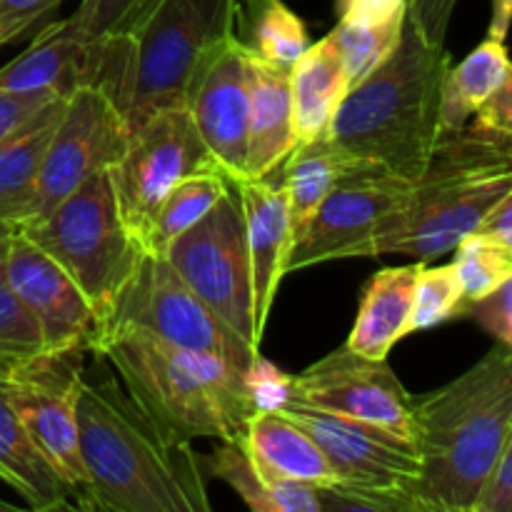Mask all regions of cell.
<instances>
[{
	"label": "cell",
	"mask_w": 512,
	"mask_h": 512,
	"mask_svg": "<svg viewBox=\"0 0 512 512\" xmlns=\"http://www.w3.org/2000/svg\"><path fill=\"white\" fill-rule=\"evenodd\" d=\"M278 403L305 405L358 420L413 443V395L388 360L365 358L345 345L300 375H283Z\"/></svg>",
	"instance_id": "cell-12"
},
{
	"label": "cell",
	"mask_w": 512,
	"mask_h": 512,
	"mask_svg": "<svg viewBox=\"0 0 512 512\" xmlns=\"http://www.w3.org/2000/svg\"><path fill=\"white\" fill-rule=\"evenodd\" d=\"M350 83L345 58L333 35L310 43L290 68V103H293V138L295 145L310 143L328 133L340 103L345 100Z\"/></svg>",
	"instance_id": "cell-21"
},
{
	"label": "cell",
	"mask_w": 512,
	"mask_h": 512,
	"mask_svg": "<svg viewBox=\"0 0 512 512\" xmlns=\"http://www.w3.org/2000/svg\"><path fill=\"white\" fill-rule=\"evenodd\" d=\"M408 25V0H338V23L330 30L345 58L350 83L373 73Z\"/></svg>",
	"instance_id": "cell-26"
},
{
	"label": "cell",
	"mask_w": 512,
	"mask_h": 512,
	"mask_svg": "<svg viewBox=\"0 0 512 512\" xmlns=\"http://www.w3.org/2000/svg\"><path fill=\"white\" fill-rule=\"evenodd\" d=\"M473 512H512V435L500 453L493 473L485 480L483 493Z\"/></svg>",
	"instance_id": "cell-38"
},
{
	"label": "cell",
	"mask_w": 512,
	"mask_h": 512,
	"mask_svg": "<svg viewBox=\"0 0 512 512\" xmlns=\"http://www.w3.org/2000/svg\"><path fill=\"white\" fill-rule=\"evenodd\" d=\"M18 230L68 270L93 305L98 328L148 253L120 218L108 170L85 180L50 213Z\"/></svg>",
	"instance_id": "cell-8"
},
{
	"label": "cell",
	"mask_w": 512,
	"mask_h": 512,
	"mask_svg": "<svg viewBox=\"0 0 512 512\" xmlns=\"http://www.w3.org/2000/svg\"><path fill=\"white\" fill-rule=\"evenodd\" d=\"M458 0H408V23L430 43L445 45Z\"/></svg>",
	"instance_id": "cell-36"
},
{
	"label": "cell",
	"mask_w": 512,
	"mask_h": 512,
	"mask_svg": "<svg viewBox=\"0 0 512 512\" xmlns=\"http://www.w3.org/2000/svg\"><path fill=\"white\" fill-rule=\"evenodd\" d=\"M0 480L38 512L73 510L75 490L50 465L13 408L0 378Z\"/></svg>",
	"instance_id": "cell-24"
},
{
	"label": "cell",
	"mask_w": 512,
	"mask_h": 512,
	"mask_svg": "<svg viewBox=\"0 0 512 512\" xmlns=\"http://www.w3.org/2000/svg\"><path fill=\"white\" fill-rule=\"evenodd\" d=\"M275 408L313 435L345 488L385 498L395 512H413L410 490L420 475V460L410 440L305 405L278 403Z\"/></svg>",
	"instance_id": "cell-14"
},
{
	"label": "cell",
	"mask_w": 512,
	"mask_h": 512,
	"mask_svg": "<svg viewBox=\"0 0 512 512\" xmlns=\"http://www.w3.org/2000/svg\"><path fill=\"white\" fill-rule=\"evenodd\" d=\"M208 168L215 163L185 105L158 110L130 130L123 158L108 173L120 218L145 250L165 195L175 183Z\"/></svg>",
	"instance_id": "cell-10"
},
{
	"label": "cell",
	"mask_w": 512,
	"mask_h": 512,
	"mask_svg": "<svg viewBox=\"0 0 512 512\" xmlns=\"http://www.w3.org/2000/svg\"><path fill=\"white\" fill-rule=\"evenodd\" d=\"M453 268L463 285L465 303L485 298L512 275V245L495 235L475 230L455 245ZM468 310V308H465Z\"/></svg>",
	"instance_id": "cell-31"
},
{
	"label": "cell",
	"mask_w": 512,
	"mask_h": 512,
	"mask_svg": "<svg viewBox=\"0 0 512 512\" xmlns=\"http://www.w3.org/2000/svg\"><path fill=\"white\" fill-rule=\"evenodd\" d=\"M512 25V0H493V15H490L488 38L505 40Z\"/></svg>",
	"instance_id": "cell-42"
},
{
	"label": "cell",
	"mask_w": 512,
	"mask_h": 512,
	"mask_svg": "<svg viewBox=\"0 0 512 512\" xmlns=\"http://www.w3.org/2000/svg\"><path fill=\"white\" fill-rule=\"evenodd\" d=\"M103 45L83 43L68 18L48 23L33 43L0 68V93H53L68 98L80 85H100Z\"/></svg>",
	"instance_id": "cell-19"
},
{
	"label": "cell",
	"mask_w": 512,
	"mask_h": 512,
	"mask_svg": "<svg viewBox=\"0 0 512 512\" xmlns=\"http://www.w3.org/2000/svg\"><path fill=\"white\" fill-rule=\"evenodd\" d=\"M238 443L263 483L280 478L310 485H343L313 435L275 405L255 410Z\"/></svg>",
	"instance_id": "cell-20"
},
{
	"label": "cell",
	"mask_w": 512,
	"mask_h": 512,
	"mask_svg": "<svg viewBox=\"0 0 512 512\" xmlns=\"http://www.w3.org/2000/svg\"><path fill=\"white\" fill-rule=\"evenodd\" d=\"M110 38L123 55L120 108L133 130L185 103L200 60L230 38V0H145Z\"/></svg>",
	"instance_id": "cell-6"
},
{
	"label": "cell",
	"mask_w": 512,
	"mask_h": 512,
	"mask_svg": "<svg viewBox=\"0 0 512 512\" xmlns=\"http://www.w3.org/2000/svg\"><path fill=\"white\" fill-rule=\"evenodd\" d=\"M38 23L40 20L33 18H0V48L13 43V40L23 38V35L30 33Z\"/></svg>",
	"instance_id": "cell-43"
},
{
	"label": "cell",
	"mask_w": 512,
	"mask_h": 512,
	"mask_svg": "<svg viewBox=\"0 0 512 512\" xmlns=\"http://www.w3.org/2000/svg\"><path fill=\"white\" fill-rule=\"evenodd\" d=\"M60 95L53 93H0V143L28 123L43 105Z\"/></svg>",
	"instance_id": "cell-39"
},
{
	"label": "cell",
	"mask_w": 512,
	"mask_h": 512,
	"mask_svg": "<svg viewBox=\"0 0 512 512\" xmlns=\"http://www.w3.org/2000/svg\"><path fill=\"white\" fill-rule=\"evenodd\" d=\"M468 125L483 133L498 135V138L512 140V65L505 75L503 85L493 93V98L473 115Z\"/></svg>",
	"instance_id": "cell-37"
},
{
	"label": "cell",
	"mask_w": 512,
	"mask_h": 512,
	"mask_svg": "<svg viewBox=\"0 0 512 512\" xmlns=\"http://www.w3.org/2000/svg\"><path fill=\"white\" fill-rule=\"evenodd\" d=\"M63 0H0V18L45 20Z\"/></svg>",
	"instance_id": "cell-40"
},
{
	"label": "cell",
	"mask_w": 512,
	"mask_h": 512,
	"mask_svg": "<svg viewBox=\"0 0 512 512\" xmlns=\"http://www.w3.org/2000/svg\"><path fill=\"white\" fill-rule=\"evenodd\" d=\"M85 353H40L8 375L5 390L28 433L83 500L88 488L78 440V380Z\"/></svg>",
	"instance_id": "cell-15"
},
{
	"label": "cell",
	"mask_w": 512,
	"mask_h": 512,
	"mask_svg": "<svg viewBox=\"0 0 512 512\" xmlns=\"http://www.w3.org/2000/svg\"><path fill=\"white\" fill-rule=\"evenodd\" d=\"M465 315L473 318L485 333L493 335L500 345L512 350V275L493 293L470 303Z\"/></svg>",
	"instance_id": "cell-35"
},
{
	"label": "cell",
	"mask_w": 512,
	"mask_h": 512,
	"mask_svg": "<svg viewBox=\"0 0 512 512\" xmlns=\"http://www.w3.org/2000/svg\"><path fill=\"white\" fill-rule=\"evenodd\" d=\"M512 435V350L495 345L450 383L413 395V512H473Z\"/></svg>",
	"instance_id": "cell-2"
},
{
	"label": "cell",
	"mask_w": 512,
	"mask_h": 512,
	"mask_svg": "<svg viewBox=\"0 0 512 512\" xmlns=\"http://www.w3.org/2000/svg\"><path fill=\"white\" fill-rule=\"evenodd\" d=\"M465 295L453 263L450 265H420L418 280H415L413 308H410L408 335L423 333L435 328L445 320L463 318Z\"/></svg>",
	"instance_id": "cell-32"
},
{
	"label": "cell",
	"mask_w": 512,
	"mask_h": 512,
	"mask_svg": "<svg viewBox=\"0 0 512 512\" xmlns=\"http://www.w3.org/2000/svg\"><path fill=\"white\" fill-rule=\"evenodd\" d=\"M13 225H8V223H0V243H5V240H8V235L13 233Z\"/></svg>",
	"instance_id": "cell-44"
},
{
	"label": "cell",
	"mask_w": 512,
	"mask_h": 512,
	"mask_svg": "<svg viewBox=\"0 0 512 512\" xmlns=\"http://www.w3.org/2000/svg\"><path fill=\"white\" fill-rule=\"evenodd\" d=\"M5 243H0V378H8L30 358L45 353L38 325L25 313L5 278Z\"/></svg>",
	"instance_id": "cell-33"
},
{
	"label": "cell",
	"mask_w": 512,
	"mask_h": 512,
	"mask_svg": "<svg viewBox=\"0 0 512 512\" xmlns=\"http://www.w3.org/2000/svg\"><path fill=\"white\" fill-rule=\"evenodd\" d=\"M413 180L373 163H350L320 203L303 233L290 245L285 275L345 258H373L385 225L403 213Z\"/></svg>",
	"instance_id": "cell-9"
},
{
	"label": "cell",
	"mask_w": 512,
	"mask_h": 512,
	"mask_svg": "<svg viewBox=\"0 0 512 512\" xmlns=\"http://www.w3.org/2000/svg\"><path fill=\"white\" fill-rule=\"evenodd\" d=\"M230 40L255 63L293 68L308 50L303 20L283 0H230Z\"/></svg>",
	"instance_id": "cell-27"
},
{
	"label": "cell",
	"mask_w": 512,
	"mask_h": 512,
	"mask_svg": "<svg viewBox=\"0 0 512 512\" xmlns=\"http://www.w3.org/2000/svg\"><path fill=\"white\" fill-rule=\"evenodd\" d=\"M65 98H53L0 143V223L20 228L35 215L38 178Z\"/></svg>",
	"instance_id": "cell-23"
},
{
	"label": "cell",
	"mask_w": 512,
	"mask_h": 512,
	"mask_svg": "<svg viewBox=\"0 0 512 512\" xmlns=\"http://www.w3.org/2000/svg\"><path fill=\"white\" fill-rule=\"evenodd\" d=\"M183 105L215 168L228 180L248 178V58L233 40L225 38L200 60Z\"/></svg>",
	"instance_id": "cell-17"
},
{
	"label": "cell",
	"mask_w": 512,
	"mask_h": 512,
	"mask_svg": "<svg viewBox=\"0 0 512 512\" xmlns=\"http://www.w3.org/2000/svg\"><path fill=\"white\" fill-rule=\"evenodd\" d=\"M0 510H8V512H13V505H8V503H3V500H0Z\"/></svg>",
	"instance_id": "cell-45"
},
{
	"label": "cell",
	"mask_w": 512,
	"mask_h": 512,
	"mask_svg": "<svg viewBox=\"0 0 512 512\" xmlns=\"http://www.w3.org/2000/svg\"><path fill=\"white\" fill-rule=\"evenodd\" d=\"M512 60L505 40L485 38L463 63L453 68L443 80V100H440V123L443 133L463 130L473 115L493 98L503 85Z\"/></svg>",
	"instance_id": "cell-28"
},
{
	"label": "cell",
	"mask_w": 512,
	"mask_h": 512,
	"mask_svg": "<svg viewBox=\"0 0 512 512\" xmlns=\"http://www.w3.org/2000/svg\"><path fill=\"white\" fill-rule=\"evenodd\" d=\"M348 165L350 163L330 143L328 135L290 150V155L280 165V178H283L285 195H288L293 243L310 223L320 203L328 198Z\"/></svg>",
	"instance_id": "cell-29"
},
{
	"label": "cell",
	"mask_w": 512,
	"mask_h": 512,
	"mask_svg": "<svg viewBox=\"0 0 512 512\" xmlns=\"http://www.w3.org/2000/svg\"><path fill=\"white\" fill-rule=\"evenodd\" d=\"M180 278L248 343L260 348L255 335L253 278L245 240L243 200L235 185L225 190L200 223L185 230L165 250Z\"/></svg>",
	"instance_id": "cell-11"
},
{
	"label": "cell",
	"mask_w": 512,
	"mask_h": 512,
	"mask_svg": "<svg viewBox=\"0 0 512 512\" xmlns=\"http://www.w3.org/2000/svg\"><path fill=\"white\" fill-rule=\"evenodd\" d=\"M228 188L230 180L218 168L200 170V173H193L175 183V188L165 195L158 213H155L148 238V253L163 255L173 240H178L185 230L200 223L215 208V203L223 198Z\"/></svg>",
	"instance_id": "cell-30"
},
{
	"label": "cell",
	"mask_w": 512,
	"mask_h": 512,
	"mask_svg": "<svg viewBox=\"0 0 512 512\" xmlns=\"http://www.w3.org/2000/svg\"><path fill=\"white\" fill-rule=\"evenodd\" d=\"M130 398L180 440H240L260 385L220 360L188 353L143 333L103 338L93 350Z\"/></svg>",
	"instance_id": "cell-4"
},
{
	"label": "cell",
	"mask_w": 512,
	"mask_h": 512,
	"mask_svg": "<svg viewBox=\"0 0 512 512\" xmlns=\"http://www.w3.org/2000/svg\"><path fill=\"white\" fill-rule=\"evenodd\" d=\"M78 440L88 488L80 508L210 512L203 458L145 413L115 373H80Z\"/></svg>",
	"instance_id": "cell-1"
},
{
	"label": "cell",
	"mask_w": 512,
	"mask_h": 512,
	"mask_svg": "<svg viewBox=\"0 0 512 512\" xmlns=\"http://www.w3.org/2000/svg\"><path fill=\"white\" fill-rule=\"evenodd\" d=\"M450 65L445 45L408 23L398 48L348 90L325 135L348 163L418 180L443 138L440 100Z\"/></svg>",
	"instance_id": "cell-3"
},
{
	"label": "cell",
	"mask_w": 512,
	"mask_h": 512,
	"mask_svg": "<svg viewBox=\"0 0 512 512\" xmlns=\"http://www.w3.org/2000/svg\"><path fill=\"white\" fill-rule=\"evenodd\" d=\"M5 278L38 325L45 353H93L98 315L68 270L15 228L5 243Z\"/></svg>",
	"instance_id": "cell-16"
},
{
	"label": "cell",
	"mask_w": 512,
	"mask_h": 512,
	"mask_svg": "<svg viewBox=\"0 0 512 512\" xmlns=\"http://www.w3.org/2000/svg\"><path fill=\"white\" fill-rule=\"evenodd\" d=\"M480 230L512 245V193L490 213V218L480 225Z\"/></svg>",
	"instance_id": "cell-41"
},
{
	"label": "cell",
	"mask_w": 512,
	"mask_h": 512,
	"mask_svg": "<svg viewBox=\"0 0 512 512\" xmlns=\"http://www.w3.org/2000/svg\"><path fill=\"white\" fill-rule=\"evenodd\" d=\"M243 200L245 240H248L250 278H253L255 335L263 343L270 310L285 278V260L293 245L288 195L280 168L265 178L230 180Z\"/></svg>",
	"instance_id": "cell-18"
},
{
	"label": "cell",
	"mask_w": 512,
	"mask_h": 512,
	"mask_svg": "<svg viewBox=\"0 0 512 512\" xmlns=\"http://www.w3.org/2000/svg\"><path fill=\"white\" fill-rule=\"evenodd\" d=\"M420 265L423 263L418 260L415 265H403V268H385L368 280L345 348L365 358L388 360L395 343L408 338V320Z\"/></svg>",
	"instance_id": "cell-25"
},
{
	"label": "cell",
	"mask_w": 512,
	"mask_h": 512,
	"mask_svg": "<svg viewBox=\"0 0 512 512\" xmlns=\"http://www.w3.org/2000/svg\"><path fill=\"white\" fill-rule=\"evenodd\" d=\"M512 193V140L465 125L443 133L413 195L375 243L373 258L408 255L430 263L480 230Z\"/></svg>",
	"instance_id": "cell-5"
},
{
	"label": "cell",
	"mask_w": 512,
	"mask_h": 512,
	"mask_svg": "<svg viewBox=\"0 0 512 512\" xmlns=\"http://www.w3.org/2000/svg\"><path fill=\"white\" fill-rule=\"evenodd\" d=\"M143 3L145 0H83L68 18V25L83 43H100L118 35Z\"/></svg>",
	"instance_id": "cell-34"
},
{
	"label": "cell",
	"mask_w": 512,
	"mask_h": 512,
	"mask_svg": "<svg viewBox=\"0 0 512 512\" xmlns=\"http://www.w3.org/2000/svg\"><path fill=\"white\" fill-rule=\"evenodd\" d=\"M118 333H143L188 353L220 360L255 380L260 385L263 403L265 390L275 388V380L280 378V375H273L275 370H268V363L260 358V348H255L238 330L230 328L180 278L165 255L145 253L133 278L120 290L105 318L100 320L95 348L103 338Z\"/></svg>",
	"instance_id": "cell-7"
},
{
	"label": "cell",
	"mask_w": 512,
	"mask_h": 512,
	"mask_svg": "<svg viewBox=\"0 0 512 512\" xmlns=\"http://www.w3.org/2000/svg\"><path fill=\"white\" fill-rule=\"evenodd\" d=\"M248 85V178H265L283 165L295 145L290 68L248 58Z\"/></svg>",
	"instance_id": "cell-22"
},
{
	"label": "cell",
	"mask_w": 512,
	"mask_h": 512,
	"mask_svg": "<svg viewBox=\"0 0 512 512\" xmlns=\"http://www.w3.org/2000/svg\"><path fill=\"white\" fill-rule=\"evenodd\" d=\"M128 140V118L108 90L100 85L75 88L65 98L63 115L45 150L33 220L50 213L88 178L113 168Z\"/></svg>",
	"instance_id": "cell-13"
}]
</instances>
